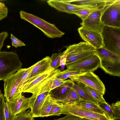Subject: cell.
<instances>
[{"mask_svg":"<svg viewBox=\"0 0 120 120\" xmlns=\"http://www.w3.org/2000/svg\"><path fill=\"white\" fill-rule=\"evenodd\" d=\"M69 78L73 81L80 82L97 90L103 95L105 94V89L104 85L98 77L93 72H86L82 75L71 77Z\"/></svg>","mask_w":120,"mask_h":120,"instance_id":"cell-11","label":"cell"},{"mask_svg":"<svg viewBox=\"0 0 120 120\" xmlns=\"http://www.w3.org/2000/svg\"><path fill=\"white\" fill-rule=\"evenodd\" d=\"M26 68H20L4 81V95L6 101H9L18 96L17 95L18 88Z\"/></svg>","mask_w":120,"mask_h":120,"instance_id":"cell-9","label":"cell"},{"mask_svg":"<svg viewBox=\"0 0 120 120\" xmlns=\"http://www.w3.org/2000/svg\"><path fill=\"white\" fill-rule=\"evenodd\" d=\"M86 72L75 70H70L68 69L60 71L56 76V77L63 80L77 75L83 74Z\"/></svg>","mask_w":120,"mask_h":120,"instance_id":"cell-26","label":"cell"},{"mask_svg":"<svg viewBox=\"0 0 120 120\" xmlns=\"http://www.w3.org/2000/svg\"><path fill=\"white\" fill-rule=\"evenodd\" d=\"M95 53L100 59V68L110 75L120 77V56L103 47L95 49Z\"/></svg>","mask_w":120,"mask_h":120,"instance_id":"cell-1","label":"cell"},{"mask_svg":"<svg viewBox=\"0 0 120 120\" xmlns=\"http://www.w3.org/2000/svg\"><path fill=\"white\" fill-rule=\"evenodd\" d=\"M98 104L108 118L109 119H114V113L111 106L108 103L106 102H99Z\"/></svg>","mask_w":120,"mask_h":120,"instance_id":"cell-29","label":"cell"},{"mask_svg":"<svg viewBox=\"0 0 120 120\" xmlns=\"http://www.w3.org/2000/svg\"><path fill=\"white\" fill-rule=\"evenodd\" d=\"M10 38L11 41V45L12 46L17 48L18 47L26 46L24 42L16 38L12 34H10Z\"/></svg>","mask_w":120,"mask_h":120,"instance_id":"cell-37","label":"cell"},{"mask_svg":"<svg viewBox=\"0 0 120 120\" xmlns=\"http://www.w3.org/2000/svg\"><path fill=\"white\" fill-rule=\"evenodd\" d=\"M14 120H34L31 113L28 109L21 112L15 115Z\"/></svg>","mask_w":120,"mask_h":120,"instance_id":"cell-31","label":"cell"},{"mask_svg":"<svg viewBox=\"0 0 120 120\" xmlns=\"http://www.w3.org/2000/svg\"><path fill=\"white\" fill-rule=\"evenodd\" d=\"M53 101L49 94L47 98L40 111L39 117L49 116V114L52 107Z\"/></svg>","mask_w":120,"mask_h":120,"instance_id":"cell-24","label":"cell"},{"mask_svg":"<svg viewBox=\"0 0 120 120\" xmlns=\"http://www.w3.org/2000/svg\"><path fill=\"white\" fill-rule=\"evenodd\" d=\"M75 103L92 111L105 114L98 104L89 100L81 99Z\"/></svg>","mask_w":120,"mask_h":120,"instance_id":"cell-23","label":"cell"},{"mask_svg":"<svg viewBox=\"0 0 120 120\" xmlns=\"http://www.w3.org/2000/svg\"><path fill=\"white\" fill-rule=\"evenodd\" d=\"M109 120H118V119H109Z\"/></svg>","mask_w":120,"mask_h":120,"instance_id":"cell-41","label":"cell"},{"mask_svg":"<svg viewBox=\"0 0 120 120\" xmlns=\"http://www.w3.org/2000/svg\"><path fill=\"white\" fill-rule=\"evenodd\" d=\"M53 100V103L51 110L49 112V116H60L61 114L62 104Z\"/></svg>","mask_w":120,"mask_h":120,"instance_id":"cell-30","label":"cell"},{"mask_svg":"<svg viewBox=\"0 0 120 120\" xmlns=\"http://www.w3.org/2000/svg\"><path fill=\"white\" fill-rule=\"evenodd\" d=\"M47 2L51 7L58 11L69 14H75L77 11L86 8L71 4L66 0H49Z\"/></svg>","mask_w":120,"mask_h":120,"instance_id":"cell-17","label":"cell"},{"mask_svg":"<svg viewBox=\"0 0 120 120\" xmlns=\"http://www.w3.org/2000/svg\"><path fill=\"white\" fill-rule=\"evenodd\" d=\"M1 93V90H0V94Z\"/></svg>","mask_w":120,"mask_h":120,"instance_id":"cell-42","label":"cell"},{"mask_svg":"<svg viewBox=\"0 0 120 120\" xmlns=\"http://www.w3.org/2000/svg\"><path fill=\"white\" fill-rule=\"evenodd\" d=\"M4 114L5 120H14L15 116L9 107L6 101L5 104Z\"/></svg>","mask_w":120,"mask_h":120,"instance_id":"cell-34","label":"cell"},{"mask_svg":"<svg viewBox=\"0 0 120 120\" xmlns=\"http://www.w3.org/2000/svg\"><path fill=\"white\" fill-rule=\"evenodd\" d=\"M60 71V69L48 70L33 81L25 84L23 87L22 92L31 93L32 96H37L39 90L45 82Z\"/></svg>","mask_w":120,"mask_h":120,"instance_id":"cell-10","label":"cell"},{"mask_svg":"<svg viewBox=\"0 0 120 120\" xmlns=\"http://www.w3.org/2000/svg\"><path fill=\"white\" fill-rule=\"evenodd\" d=\"M81 118L72 115H66L64 117L55 119L53 120H80Z\"/></svg>","mask_w":120,"mask_h":120,"instance_id":"cell-39","label":"cell"},{"mask_svg":"<svg viewBox=\"0 0 120 120\" xmlns=\"http://www.w3.org/2000/svg\"><path fill=\"white\" fill-rule=\"evenodd\" d=\"M100 65V59L95 53L65 65L67 69L85 72H93Z\"/></svg>","mask_w":120,"mask_h":120,"instance_id":"cell-7","label":"cell"},{"mask_svg":"<svg viewBox=\"0 0 120 120\" xmlns=\"http://www.w3.org/2000/svg\"><path fill=\"white\" fill-rule=\"evenodd\" d=\"M103 9L96 10L91 13L82 21V26L101 33L103 26L101 20Z\"/></svg>","mask_w":120,"mask_h":120,"instance_id":"cell-14","label":"cell"},{"mask_svg":"<svg viewBox=\"0 0 120 120\" xmlns=\"http://www.w3.org/2000/svg\"><path fill=\"white\" fill-rule=\"evenodd\" d=\"M8 12V9L5 4L0 2V21L6 18Z\"/></svg>","mask_w":120,"mask_h":120,"instance_id":"cell-36","label":"cell"},{"mask_svg":"<svg viewBox=\"0 0 120 120\" xmlns=\"http://www.w3.org/2000/svg\"><path fill=\"white\" fill-rule=\"evenodd\" d=\"M101 20L104 25L120 28V0H115L103 9Z\"/></svg>","mask_w":120,"mask_h":120,"instance_id":"cell-8","label":"cell"},{"mask_svg":"<svg viewBox=\"0 0 120 120\" xmlns=\"http://www.w3.org/2000/svg\"><path fill=\"white\" fill-rule=\"evenodd\" d=\"M61 114L72 115L93 120H109L105 114L95 112L75 103L63 104Z\"/></svg>","mask_w":120,"mask_h":120,"instance_id":"cell-6","label":"cell"},{"mask_svg":"<svg viewBox=\"0 0 120 120\" xmlns=\"http://www.w3.org/2000/svg\"><path fill=\"white\" fill-rule=\"evenodd\" d=\"M101 34L103 47L120 56V28L103 25Z\"/></svg>","mask_w":120,"mask_h":120,"instance_id":"cell-4","label":"cell"},{"mask_svg":"<svg viewBox=\"0 0 120 120\" xmlns=\"http://www.w3.org/2000/svg\"><path fill=\"white\" fill-rule=\"evenodd\" d=\"M4 95L0 94V120H5L4 114V107L5 102Z\"/></svg>","mask_w":120,"mask_h":120,"instance_id":"cell-35","label":"cell"},{"mask_svg":"<svg viewBox=\"0 0 120 120\" xmlns=\"http://www.w3.org/2000/svg\"><path fill=\"white\" fill-rule=\"evenodd\" d=\"M96 10H98L84 8L77 11L75 14L78 16L82 21L85 19L91 13Z\"/></svg>","mask_w":120,"mask_h":120,"instance_id":"cell-32","label":"cell"},{"mask_svg":"<svg viewBox=\"0 0 120 120\" xmlns=\"http://www.w3.org/2000/svg\"><path fill=\"white\" fill-rule=\"evenodd\" d=\"M36 96L32 95L30 97L26 98L22 94L10 101H6L12 112L16 115L28 109H30Z\"/></svg>","mask_w":120,"mask_h":120,"instance_id":"cell-12","label":"cell"},{"mask_svg":"<svg viewBox=\"0 0 120 120\" xmlns=\"http://www.w3.org/2000/svg\"><path fill=\"white\" fill-rule=\"evenodd\" d=\"M8 35V33L6 31H3L0 33V52L4 44L5 40Z\"/></svg>","mask_w":120,"mask_h":120,"instance_id":"cell-38","label":"cell"},{"mask_svg":"<svg viewBox=\"0 0 120 120\" xmlns=\"http://www.w3.org/2000/svg\"><path fill=\"white\" fill-rule=\"evenodd\" d=\"M34 64L28 68H26L21 78L20 83L19 85L17 93V96H18L22 93V89L24 82L29 76Z\"/></svg>","mask_w":120,"mask_h":120,"instance_id":"cell-28","label":"cell"},{"mask_svg":"<svg viewBox=\"0 0 120 120\" xmlns=\"http://www.w3.org/2000/svg\"><path fill=\"white\" fill-rule=\"evenodd\" d=\"M51 61L50 57L46 56L35 64L23 85L32 81L46 71L51 69L50 67Z\"/></svg>","mask_w":120,"mask_h":120,"instance_id":"cell-15","label":"cell"},{"mask_svg":"<svg viewBox=\"0 0 120 120\" xmlns=\"http://www.w3.org/2000/svg\"><path fill=\"white\" fill-rule=\"evenodd\" d=\"M115 0H66L68 3L79 6L98 10H102Z\"/></svg>","mask_w":120,"mask_h":120,"instance_id":"cell-16","label":"cell"},{"mask_svg":"<svg viewBox=\"0 0 120 120\" xmlns=\"http://www.w3.org/2000/svg\"><path fill=\"white\" fill-rule=\"evenodd\" d=\"M20 18L31 24L41 30L47 37L51 38H60L65 34L53 24L31 14L21 10Z\"/></svg>","mask_w":120,"mask_h":120,"instance_id":"cell-3","label":"cell"},{"mask_svg":"<svg viewBox=\"0 0 120 120\" xmlns=\"http://www.w3.org/2000/svg\"><path fill=\"white\" fill-rule=\"evenodd\" d=\"M52 98L54 101L63 104L75 103L81 99L77 93L71 87L61 97L57 98Z\"/></svg>","mask_w":120,"mask_h":120,"instance_id":"cell-20","label":"cell"},{"mask_svg":"<svg viewBox=\"0 0 120 120\" xmlns=\"http://www.w3.org/2000/svg\"><path fill=\"white\" fill-rule=\"evenodd\" d=\"M73 82L71 88L76 92L81 99L88 100L98 104L97 102L86 91L76 83Z\"/></svg>","mask_w":120,"mask_h":120,"instance_id":"cell-25","label":"cell"},{"mask_svg":"<svg viewBox=\"0 0 120 120\" xmlns=\"http://www.w3.org/2000/svg\"><path fill=\"white\" fill-rule=\"evenodd\" d=\"M49 93L46 92L37 96L34 103L30 109L31 113L34 118L39 117L40 111Z\"/></svg>","mask_w":120,"mask_h":120,"instance_id":"cell-19","label":"cell"},{"mask_svg":"<svg viewBox=\"0 0 120 120\" xmlns=\"http://www.w3.org/2000/svg\"><path fill=\"white\" fill-rule=\"evenodd\" d=\"M73 81L86 91L98 103L106 102L103 97V95L97 90L86 85L80 82Z\"/></svg>","mask_w":120,"mask_h":120,"instance_id":"cell-22","label":"cell"},{"mask_svg":"<svg viewBox=\"0 0 120 120\" xmlns=\"http://www.w3.org/2000/svg\"><path fill=\"white\" fill-rule=\"evenodd\" d=\"M22 65L14 51L0 52V81L4 80L21 68Z\"/></svg>","mask_w":120,"mask_h":120,"instance_id":"cell-2","label":"cell"},{"mask_svg":"<svg viewBox=\"0 0 120 120\" xmlns=\"http://www.w3.org/2000/svg\"><path fill=\"white\" fill-rule=\"evenodd\" d=\"M111 106L114 113V119L120 120V101H118L115 103H112Z\"/></svg>","mask_w":120,"mask_h":120,"instance_id":"cell-33","label":"cell"},{"mask_svg":"<svg viewBox=\"0 0 120 120\" xmlns=\"http://www.w3.org/2000/svg\"><path fill=\"white\" fill-rule=\"evenodd\" d=\"M56 75L52 77L45 82L39 90L37 96L44 92H49L64 82L65 80L56 78Z\"/></svg>","mask_w":120,"mask_h":120,"instance_id":"cell-21","label":"cell"},{"mask_svg":"<svg viewBox=\"0 0 120 120\" xmlns=\"http://www.w3.org/2000/svg\"><path fill=\"white\" fill-rule=\"evenodd\" d=\"M80 120H93L89 119H87L85 118H81Z\"/></svg>","mask_w":120,"mask_h":120,"instance_id":"cell-40","label":"cell"},{"mask_svg":"<svg viewBox=\"0 0 120 120\" xmlns=\"http://www.w3.org/2000/svg\"><path fill=\"white\" fill-rule=\"evenodd\" d=\"M73 83V81L70 79L65 80L63 83L50 91L49 94L53 98H60L68 91Z\"/></svg>","mask_w":120,"mask_h":120,"instance_id":"cell-18","label":"cell"},{"mask_svg":"<svg viewBox=\"0 0 120 120\" xmlns=\"http://www.w3.org/2000/svg\"><path fill=\"white\" fill-rule=\"evenodd\" d=\"M63 54V52H60L58 53H53L50 57L51 61L50 68L54 70L60 66L61 58Z\"/></svg>","mask_w":120,"mask_h":120,"instance_id":"cell-27","label":"cell"},{"mask_svg":"<svg viewBox=\"0 0 120 120\" xmlns=\"http://www.w3.org/2000/svg\"><path fill=\"white\" fill-rule=\"evenodd\" d=\"M78 31L82 39L95 49L103 47L101 33L82 26L78 28Z\"/></svg>","mask_w":120,"mask_h":120,"instance_id":"cell-13","label":"cell"},{"mask_svg":"<svg viewBox=\"0 0 120 120\" xmlns=\"http://www.w3.org/2000/svg\"><path fill=\"white\" fill-rule=\"evenodd\" d=\"M95 49L86 43L81 42L67 46L63 55L66 57V64H68L95 53Z\"/></svg>","mask_w":120,"mask_h":120,"instance_id":"cell-5","label":"cell"}]
</instances>
